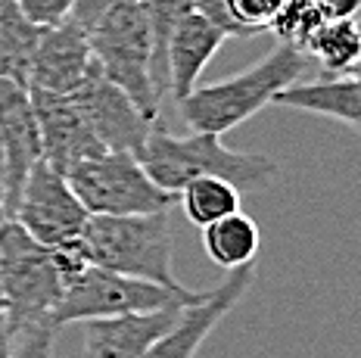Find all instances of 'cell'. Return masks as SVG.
<instances>
[{"label":"cell","instance_id":"obj_13","mask_svg":"<svg viewBox=\"0 0 361 358\" xmlns=\"http://www.w3.org/2000/svg\"><path fill=\"white\" fill-rule=\"evenodd\" d=\"M90 63H94V54H90L87 28L69 16L59 25L41 28V38L28 63V87L69 94L87 75Z\"/></svg>","mask_w":361,"mask_h":358},{"label":"cell","instance_id":"obj_32","mask_svg":"<svg viewBox=\"0 0 361 358\" xmlns=\"http://www.w3.org/2000/svg\"><path fill=\"white\" fill-rule=\"evenodd\" d=\"M0 171H4V153H0Z\"/></svg>","mask_w":361,"mask_h":358},{"label":"cell","instance_id":"obj_1","mask_svg":"<svg viewBox=\"0 0 361 358\" xmlns=\"http://www.w3.org/2000/svg\"><path fill=\"white\" fill-rule=\"evenodd\" d=\"M221 137L224 134L212 131H193L190 137H175L162 128H153L137 150V159L147 175L169 193H178L187 181L202 175L224 178L240 190H262L274 181L277 162L271 156L237 153L224 147Z\"/></svg>","mask_w":361,"mask_h":358},{"label":"cell","instance_id":"obj_5","mask_svg":"<svg viewBox=\"0 0 361 358\" xmlns=\"http://www.w3.org/2000/svg\"><path fill=\"white\" fill-rule=\"evenodd\" d=\"M66 278L54 246L32 237L16 218L0 225V290H4V324L22 327L50 321ZM54 324V321H50Z\"/></svg>","mask_w":361,"mask_h":358},{"label":"cell","instance_id":"obj_4","mask_svg":"<svg viewBox=\"0 0 361 358\" xmlns=\"http://www.w3.org/2000/svg\"><path fill=\"white\" fill-rule=\"evenodd\" d=\"M90 54L112 85L137 103L147 118H159V94L153 87V35L140 0H112L100 19L87 28Z\"/></svg>","mask_w":361,"mask_h":358},{"label":"cell","instance_id":"obj_20","mask_svg":"<svg viewBox=\"0 0 361 358\" xmlns=\"http://www.w3.org/2000/svg\"><path fill=\"white\" fill-rule=\"evenodd\" d=\"M178 199H180V206H184L187 218L197 228H202V225H209V221L237 212L240 199H243V190L234 187L231 181H224V178L202 175V178L187 181L184 187L178 190Z\"/></svg>","mask_w":361,"mask_h":358},{"label":"cell","instance_id":"obj_11","mask_svg":"<svg viewBox=\"0 0 361 358\" xmlns=\"http://www.w3.org/2000/svg\"><path fill=\"white\" fill-rule=\"evenodd\" d=\"M0 153H4L0 181H4L6 218H10L28 168L41 159V131H37L28 85L4 75H0Z\"/></svg>","mask_w":361,"mask_h":358},{"label":"cell","instance_id":"obj_28","mask_svg":"<svg viewBox=\"0 0 361 358\" xmlns=\"http://www.w3.org/2000/svg\"><path fill=\"white\" fill-rule=\"evenodd\" d=\"M6 221V193H4V181H0V225Z\"/></svg>","mask_w":361,"mask_h":358},{"label":"cell","instance_id":"obj_25","mask_svg":"<svg viewBox=\"0 0 361 358\" xmlns=\"http://www.w3.org/2000/svg\"><path fill=\"white\" fill-rule=\"evenodd\" d=\"M16 10L37 28H50L59 25L63 19L72 16V4L75 0H13Z\"/></svg>","mask_w":361,"mask_h":358},{"label":"cell","instance_id":"obj_3","mask_svg":"<svg viewBox=\"0 0 361 358\" xmlns=\"http://www.w3.org/2000/svg\"><path fill=\"white\" fill-rule=\"evenodd\" d=\"M81 246L90 265L180 287L171 268L175 237L169 209L144 215H90L81 230Z\"/></svg>","mask_w":361,"mask_h":358},{"label":"cell","instance_id":"obj_9","mask_svg":"<svg viewBox=\"0 0 361 358\" xmlns=\"http://www.w3.org/2000/svg\"><path fill=\"white\" fill-rule=\"evenodd\" d=\"M69 97L106 150L137 153L144 147L147 134L156 128L153 118L140 113L137 103L118 85H112L97 63H90L87 75L78 81L75 91H69Z\"/></svg>","mask_w":361,"mask_h":358},{"label":"cell","instance_id":"obj_30","mask_svg":"<svg viewBox=\"0 0 361 358\" xmlns=\"http://www.w3.org/2000/svg\"><path fill=\"white\" fill-rule=\"evenodd\" d=\"M4 311H6V302H4V290H0V318H4Z\"/></svg>","mask_w":361,"mask_h":358},{"label":"cell","instance_id":"obj_21","mask_svg":"<svg viewBox=\"0 0 361 358\" xmlns=\"http://www.w3.org/2000/svg\"><path fill=\"white\" fill-rule=\"evenodd\" d=\"M149 22V35H153V87L159 94V100L169 97V69H165V44H169V35L175 28V22L184 16V13L193 10V0H140Z\"/></svg>","mask_w":361,"mask_h":358},{"label":"cell","instance_id":"obj_8","mask_svg":"<svg viewBox=\"0 0 361 358\" xmlns=\"http://www.w3.org/2000/svg\"><path fill=\"white\" fill-rule=\"evenodd\" d=\"M10 218H16L41 243L59 246L81 237L90 212L75 197L69 178L50 166L47 159H37L22 181L19 199L13 206Z\"/></svg>","mask_w":361,"mask_h":358},{"label":"cell","instance_id":"obj_22","mask_svg":"<svg viewBox=\"0 0 361 358\" xmlns=\"http://www.w3.org/2000/svg\"><path fill=\"white\" fill-rule=\"evenodd\" d=\"M324 19L327 16L318 6V0H287V4L274 13V19L268 22V32H274L277 41L290 44V47L308 50V41L324 25Z\"/></svg>","mask_w":361,"mask_h":358},{"label":"cell","instance_id":"obj_16","mask_svg":"<svg viewBox=\"0 0 361 358\" xmlns=\"http://www.w3.org/2000/svg\"><path fill=\"white\" fill-rule=\"evenodd\" d=\"M274 103L290 109H305L314 116H330L361 131V81L355 72L324 75L318 81H293L274 97Z\"/></svg>","mask_w":361,"mask_h":358},{"label":"cell","instance_id":"obj_29","mask_svg":"<svg viewBox=\"0 0 361 358\" xmlns=\"http://www.w3.org/2000/svg\"><path fill=\"white\" fill-rule=\"evenodd\" d=\"M352 19H355V28H358V38H361V6H358V10H355V16H352Z\"/></svg>","mask_w":361,"mask_h":358},{"label":"cell","instance_id":"obj_15","mask_svg":"<svg viewBox=\"0 0 361 358\" xmlns=\"http://www.w3.org/2000/svg\"><path fill=\"white\" fill-rule=\"evenodd\" d=\"M180 309L184 305H165L153 311L81 321L85 324V358H144L153 340L178 318Z\"/></svg>","mask_w":361,"mask_h":358},{"label":"cell","instance_id":"obj_26","mask_svg":"<svg viewBox=\"0 0 361 358\" xmlns=\"http://www.w3.org/2000/svg\"><path fill=\"white\" fill-rule=\"evenodd\" d=\"M193 10H200L206 19H212L218 28H221L228 38H246L243 28L237 25L234 19H231L228 6H224V0H193Z\"/></svg>","mask_w":361,"mask_h":358},{"label":"cell","instance_id":"obj_10","mask_svg":"<svg viewBox=\"0 0 361 358\" xmlns=\"http://www.w3.org/2000/svg\"><path fill=\"white\" fill-rule=\"evenodd\" d=\"M255 280V262L231 268L228 278L218 283L215 290H206L197 302L184 305L178 318L153 340L144 358H193L200 346L209 340V333L218 327V321L237 309V302L250 293Z\"/></svg>","mask_w":361,"mask_h":358},{"label":"cell","instance_id":"obj_23","mask_svg":"<svg viewBox=\"0 0 361 358\" xmlns=\"http://www.w3.org/2000/svg\"><path fill=\"white\" fill-rule=\"evenodd\" d=\"M56 324L35 321V324L6 327L0 318V358H54Z\"/></svg>","mask_w":361,"mask_h":358},{"label":"cell","instance_id":"obj_19","mask_svg":"<svg viewBox=\"0 0 361 358\" xmlns=\"http://www.w3.org/2000/svg\"><path fill=\"white\" fill-rule=\"evenodd\" d=\"M308 56H314L324 75H345L361 63V38L352 16L324 19V25L308 41Z\"/></svg>","mask_w":361,"mask_h":358},{"label":"cell","instance_id":"obj_2","mask_svg":"<svg viewBox=\"0 0 361 358\" xmlns=\"http://www.w3.org/2000/svg\"><path fill=\"white\" fill-rule=\"evenodd\" d=\"M308 69V54L290 44H277L268 56L252 63L237 75L215 81V85H197L180 100V116L193 131L228 134L237 125L259 116L274 97L302 78Z\"/></svg>","mask_w":361,"mask_h":358},{"label":"cell","instance_id":"obj_6","mask_svg":"<svg viewBox=\"0 0 361 358\" xmlns=\"http://www.w3.org/2000/svg\"><path fill=\"white\" fill-rule=\"evenodd\" d=\"M200 296L202 293H193L187 287H165V283L118 274L100 265H85L63 287V296L50 311V321L56 327H66L90 318H116L131 315V311L165 309V305H187L197 302Z\"/></svg>","mask_w":361,"mask_h":358},{"label":"cell","instance_id":"obj_7","mask_svg":"<svg viewBox=\"0 0 361 358\" xmlns=\"http://www.w3.org/2000/svg\"><path fill=\"white\" fill-rule=\"evenodd\" d=\"M75 197L90 215H144L171 209L178 193L162 190L144 171L137 153L103 150L66 171Z\"/></svg>","mask_w":361,"mask_h":358},{"label":"cell","instance_id":"obj_31","mask_svg":"<svg viewBox=\"0 0 361 358\" xmlns=\"http://www.w3.org/2000/svg\"><path fill=\"white\" fill-rule=\"evenodd\" d=\"M352 72H355V75H358V81H361V63L355 66V69H352Z\"/></svg>","mask_w":361,"mask_h":358},{"label":"cell","instance_id":"obj_17","mask_svg":"<svg viewBox=\"0 0 361 358\" xmlns=\"http://www.w3.org/2000/svg\"><path fill=\"white\" fill-rule=\"evenodd\" d=\"M259 240H262L259 225H255L250 215L240 212V209L224 215V218H215V221H209V225H202V249H206L209 259H212L218 268H224V271L255 262V256H259Z\"/></svg>","mask_w":361,"mask_h":358},{"label":"cell","instance_id":"obj_27","mask_svg":"<svg viewBox=\"0 0 361 358\" xmlns=\"http://www.w3.org/2000/svg\"><path fill=\"white\" fill-rule=\"evenodd\" d=\"M112 4V0H75L72 4V19L78 22V25L90 28L97 19L106 13V6Z\"/></svg>","mask_w":361,"mask_h":358},{"label":"cell","instance_id":"obj_24","mask_svg":"<svg viewBox=\"0 0 361 358\" xmlns=\"http://www.w3.org/2000/svg\"><path fill=\"white\" fill-rule=\"evenodd\" d=\"M283 4H287V0H224L231 19L243 28L246 38L259 35V32H268V22L274 19V13L281 10Z\"/></svg>","mask_w":361,"mask_h":358},{"label":"cell","instance_id":"obj_18","mask_svg":"<svg viewBox=\"0 0 361 358\" xmlns=\"http://www.w3.org/2000/svg\"><path fill=\"white\" fill-rule=\"evenodd\" d=\"M41 28L16 10L13 0H0V75L28 85V63Z\"/></svg>","mask_w":361,"mask_h":358},{"label":"cell","instance_id":"obj_14","mask_svg":"<svg viewBox=\"0 0 361 358\" xmlns=\"http://www.w3.org/2000/svg\"><path fill=\"white\" fill-rule=\"evenodd\" d=\"M224 41L228 35L200 10L184 13L175 22L169 44H165V69H169V94L178 103L200 85V75L206 72V66L212 63Z\"/></svg>","mask_w":361,"mask_h":358},{"label":"cell","instance_id":"obj_12","mask_svg":"<svg viewBox=\"0 0 361 358\" xmlns=\"http://www.w3.org/2000/svg\"><path fill=\"white\" fill-rule=\"evenodd\" d=\"M28 94H32L37 131H41V159H47L54 168L66 175L78 162L106 150L69 94L41 91V87H28Z\"/></svg>","mask_w":361,"mask_h":358}]
</instances>
